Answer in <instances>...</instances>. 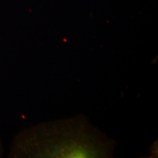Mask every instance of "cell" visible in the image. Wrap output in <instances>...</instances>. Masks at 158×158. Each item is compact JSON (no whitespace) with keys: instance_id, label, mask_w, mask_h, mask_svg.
Listing matches in <instances>:
<instances>
[{"instance_id":"cell-1","label":"cell","mask_w":158,"mask_h":158,"mask_svg":"<svg viewBox=\"0 0 158 158\" xmlns=\"http://www.w3.org/2000/svg\"><path fill=\"white\" fill-rule=\"evenodd\" d=\"M2 143H1V141H0V157L1 156H2Z\"/></svg>"}]
</instances>
